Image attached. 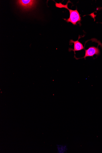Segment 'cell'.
I'll list each match as a JSON object with an SVG mask.
<instances>
[{
	"label": "cell",
	"mask_w": 102,
	"mask_h": 153,
	"mask_svg": "<svg viewBox=\"0 0 102 153\" xmlns=\"http://www.w3.org/2000/svg\"><path fill=\"white\" fill-rule=\"evenodd\" d=\"M68 2L66 5H64L61 3H56L55 6L58 8H65L68 10L70 13L69 18L67 19L64 20L68 23L70 22L74 25H76L77 22L81 21V18L80 13L77 9L73 10L69 9L68 7Z\"/></svg>",
	"instance_id": "obj_1"
},
{
	"label": "cell",
	"mask_w": 102,
	"mask_h": 153,
	"mask_svg": "<svg viewBox=\"0 0 102 153\" xmlns=\"http://www.w3.org/2000/svg\"><path fill=\"white\" fill-rule=\"evenodd\" d=\"M37 1L33 0H19L17 1V4L22 9L28 10L33 8L36 5Z\"/></svg>",
	"instance_id": "obj_2"
},
{
	"label": "cell",
	"mask_w": 102,
	"mask_h": 153,
	"mask_svg": "<svg viewBox=\"0 0 102 153\" xmlns=\"http://www.w3.org/2000/svg\"><path fill=\"white\" fill-rule=\"evenodd\" d=\"M85 55L84 56L81 58L76 59H80L84 58L86 59L87 57H92L96 55L97 56L99 55L100 54V51L98 47L92 46L89 47L88 49L85 50Z\"/></svg>",
	"instance_id": "obj_3"
},
{
	"label": "cell",
	"mask_w": 102,
	"mask_h": 153,
	"mask_svg": "<svg viewBox=\"0 0 102 153\" xmlns=\"http://www.w3.org/2000/svg\"><path fill=\"white\" fill-rule=\"evenodd\" d=\"M70 44L71 43H73L74 44V49H72L71 48H69L68 51H74L75 54V52L76 51H80L84 49L82 44L78 40L76 41H74L72 40H70Z\"/></svg>",
	"instance_id": "obj_4"
},
{
	"label": "cell",
	"mask_w": 102,
	"mask_h": 153,
	"mask_svg": "<svg viewBox=\"0 0 102 153\" xmlns=\"http://www.w3.org/2000/svg\"><path fill=\"white\" fill-rule=\"evenodd\" d=\"M56 146L57 153H65L67 152L68 148L66 145H57Z\"/></svg>",
	"instance_id": "obj_5"
}]
</instances>
